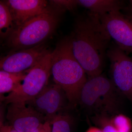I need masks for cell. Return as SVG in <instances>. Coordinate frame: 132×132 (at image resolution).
Returning <instances> with one entry per match:
<instances>
[{"label": "cell", "instance_id": "cell-1", "mask_svg": "<svg viewBox=\"0 0 132 132\" xmlns=\"http://www.w3.org/2000/svg\"><path fill=\"white\" fill-rule=\"evenodd\" d=\"M68 39L73 53L88 78L101 74L111 39L98 15L89 13L79 19Z\"/></svg>", "mask_w": 132, "mask_h": 132}, {"label": "cell", "instance_id": "cell-2", "mask_svg": "<svg viewBox=\"0 0 132 132\" xmlns=\"http://www.w3.org/2000/svg\"><path fill=\"white\" fill-rule=\"evenodd\" d=\"M52 54L51 73L55 83L64 91L69 103L75 106L87 75L74 55L68 38L59 43Z\"/></svg>", "mask_w": 132, "mask_h": 132}, {"label": "cell", "instance_id": "cell-3", "mask_svg": "<svg viewBox=\"0 0 132 132\" xmlns=\"http://www.w3.org/2000/svg\"><path fill=\"white\" fill-rule=\"evenodd\" d=\"M121 95L111 79L101 74L87 78L78 104L93 115L104 114L113 116L120 113Z\"/></svg>", "mask_w": 132, "mask_h": 132}, {"label": "cell", "instance_id": "cell-4", "mask_svg": "<svg viewBox=\"0 0 132 132\" xmlns=\"http://www.w3.org/2000/svg\"><path fill=\"white\" fill-rule=\"evenodd\" d=\"M64 11L55 6L49 7L43 13L16 27L7 37L8 45L20 50L42 43L54 31Z\"/></svg>", "mask_w": 132, "mask_h": 132}, {"label": "cell", "instance_id": "cell-5", "mask_svg": "<svg viewBox=\"0 0 132 132\" xmlns=\"http://www.w3.org/2000/svg\"><path fill=\"white\" fill-rule=\"evenodd\" d=\"M52 52H48L28 71L20 86L6 96H1L6 105L15 102H25L37 96L47 85L51 73Z\"/></svg>", "mask_w": 132, "mask_h": 132}, {"label": "cell", "instance_id": "cell-6", "mask_svg": "<svg viewBox=\"0 0 132 132\" xmlns=\"http://www.w3.org/2000/svg\"><path fill=\"white\" fill-rule=\"evenodd\" d=\"M111 79L123 96L132 103V59L117 46L109 50Z\"/></svg>", "mask_w": 132, "mask_h": 132}, {"label": "cell", "instance_id": "cell-7", "mask_svg": "<svg viewBox=\"0 0 132 132\" xmlns=\"http://www.w3.org/2000/svg\"><path fill=\"white\" fill-rule=\"evenodd\" d=\"M103 28L117 46L126 53H132V21L120 10L99 16Z\"/></svg>", "mask_w": 132, "mask_h": 132}, {"label": "cell", "instance_id": "cell-8", "mask_svg": "<svg viewBox=\"0 0 132 132\" xmlns=\"http://www.w3.org/2000/svg\"><path fill=\"white\" fill-rule=\"evenodd\" d=\"M67 101L64 91L55 83L47 85L36 97L26 103L44 116L45 121L50 123L65 108Z\"/></svg>", "mask_w": 132, "mask_h": 132}, {"label": "cell", "instance_id": "cell-9", "mask_svg": "<svg viewBox=\"0 0 132 132\" xmlns=\"http://www.w3.org/2000/svg\"><path fill=\"white\" fill-rule=\"evenodd\" d=\"M43 43L33 47L22 49L1 59V70L12 73H20L30 69L47 53Z\"/></svg>", "mask_w": 132, "mask_h": 132}, {"label": "cell", "instance_id": "cell-10", "mask_svg": "<svg viewBox=\"0 0 132 132\" xmlns=\"http://www.w3.org/2000/svg\"><path fill=\"white\" fill-rule=\"evenodd\" d=\"M6 118L19 132H31L45 121L44 116L26 102H15L8 105Z\"/></svg>", "mask_w": 132, "mask_h": 132}, {"label": "cell", "instance_id": "cell-11", "mask_svg": "<svg viewBox=\"0 0 132 132\" xmlns=\"http://www.w3.org/2000/svg\"><path fill=\"white\" fill-rule=\"evenodd\" d=\"M5 2L12 13L15 27L43 13L49 7L47 2L43 0H9Z\"/></svg>", "mask_w": 132, "mask_h": 132}, {"label": "cell", "instance_id": "cell-12", "mask_svg": "<svg viewBox=\"0 0 132 132\" xmlns=\"http://www.w3.org/2000/svg\"><path fill=\"white\" fill-rule=\"evenodd\" d=\"M78 5L88 10L93 14L101 16L120 10L122 4L117 0H78Z\"/></svg>", "mask_w": 132, "mask_h": 132}, {"label": "cell", "instance_id": "cell-13", "mask_svg": "<svg viewBox=\"0 0 132 132\" xmlns=\"http://www.w3.org/2000/svg\"><path fill=\"white\" fill-rule=\"evenodd\" d=\"M28 70L20 73H12L1 70L0 93H12L19 88L25 79Z\"/></svg>", "mask_w": 132, "mask_h": 132}, {"label": "cell", "instance_id": "cell-14", "mask_svg": "<svg viewBox=\"0 0 132 132\" xmlns=\"http://www.w3.org/2000/svg\"><path fill=\"white\" fill-rule=\"evenodd\" d=\"M13 16L5 2H0V33L1 36L8 37L15 28Z\"/></svg>", "mask_w": 132, "mask_h": 132}, {"label": "cell", "instance_id": "cell-15", "mask_svg": "<svg viewBox=\"0 0 132 132\" xmlns=\"http://www.w3.org/2000/svg\"><path fill=\"white\" fill-rule=\"evenodd\" d=\"M72 118L68 114L62 112L57 114L51 121L52 132H71Z\"/></svg>", "mask_w": 132, "mask_h": 132}, {"label": "cell", "instance_id": "cell-16", "mask_svg": "<svg viewBox=\"0 0 132 132\" xmlns=\"http://www.w3.org/2000/svg\"><path fill=\"white\" fill-rule=\"evenodd\" d=\"M111 117L107 114H100L92 116L91 120L103 132H119L112 124Z\"/></svg>", "mask_w": 132, "mask_h": 132}, {"label": "cell", "instance_id": "cell-17", "mask_svg": "<svg viewBox=\"0 0 132 132\" xmlns=\"http://www.w3.org/2000/svg\"><path fill=\"white\" fill-rule=\"evenodd\" d=\"M111 119L112 124L119 132H131V120L127 116L119 113L111 116Z\"/></svg>", "mask_w": 132, "mask_h": 132}, {"label": "cell", "instance_id": "cell-18", "mask_svg": "<svg viewBox=\"0 0 132 132\" xmlns=\"http://www.w3.org/2000/svg\"><path fill=\"white\" fill-rule=\"evenodd\" d=\"M53 5L64 10H72L78 5V0L50 1Z\"/></svg>", "mask_w": 132, "mask_h": 132}, {"label": "cell", "instance_id": "cell-19", "mask_svg": "<svg viewBox=\"0 0 132 132\" xmlns=\"http://www.w3.org/2000/svg\"><path fill=\"white\" fill-rule=\"evenodd\" d=\"M51 125L49 122L45 121L31 132H52Z\"/></svg>", "mask_w": 132, "mask_h": 132}, {"label": "cell", "instance_id": "cell-20", "mask_svg": "<svg viewBox=\"0 0 132 132\" xmlns=\"http://www.w3.org/2000/svg\"><path fill=\"white\" fill-rule=\"evenodd\" d=\"M0 132H19L15 129L12 126L3 125L2 121L0 124Z\"/></svg>", "mask_w": 132, "mask_h": 132}, {"label": "cell", "instance_id": "cell-21", "mask_svg": "<svg viewBox=\"0 0 132 132\" xmlns=\"http://www.w3.org/2000/svg\"><path fill=\"white\" fill-rule=\"evenodd\" d=\"M86 132H103L100 128L97 127H92L90 128Z\"/></svg>", "mask_w": 132, "mask_h": 132}, {"label": "cell", "instance_id": "cell-22", "mask_svg": "<svg viewBox=\"0 0 132 132\" xmlns=\"http://www.w3.org/2000/svg\"><path fill=\"white\" fill-rule=\"evenodd\" d=\"M131 21H132V8H131Z\"/></svg>", "mask_w": 132, "mask_h": 132}, {"label": "cell", "instance_id": "cell-23", "mask_svg": "<svg viewBox=\"0 0 132 132\" xmlns=\"http://www.w3.org/2000/svg\"><path fill=\"white\" fill-rule=\"evenodd\" d=\"M130 2L131 3V4L132 5V1H130Z\"/></svg>", "mask_w": 132, "mask_h": 132}]
</instances>
